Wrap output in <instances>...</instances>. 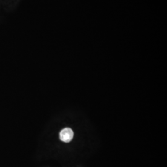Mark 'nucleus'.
Instances as JSON below:
<instances>
[{
  "label": "nucleus",
  "instance_id": "1",
  "mask_svg": "<svg viewBox=\"0 0 167 167\" xmlns=\"http://www.w3.org/2000/svg\"><path fill=\"white\" fill-rule=\"evenodd\" d=\"M74 137V132L71 128H65L60 133L61 141L65 143H69L72 141Z\"/></svg>",
  "mask_w": 167,
  "mask_h": 167
}]
</instances>
